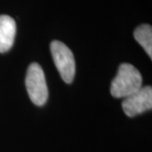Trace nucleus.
Here are the masks:
<instances>
[{
    "label": "nucleus",
    "instance_id": "nucleus-4",
    "mask_svg": "<svg viewBox=\"0 0 152 152\" xmlns=\"http://www.w3.org/2000/svg\"><path fill=\"white\" fill-rule=\"evenodd\" d=\"M123 110L127 117L133 118L152 108V88L151 86L141 87L123 101Z\"/></svg>",
    "mask_w": 152,
    "mask_h": 152
},
{
    "label": "nucleus",
    "instance_id": "nucleus-6",
    "mask_svg": "<svg viewBox=\"0 0 152 152\" xmlns=\"http://www.w3.org/2000/svg\"><path fill=\"white\" fill-rule=\"evenodd\" d=\"M136 42L144 48L148 56L152 58V28L148 24L140 25L133 33Z\"/></svg>",
    "mask_w": 152,
    "mask_h": 152
},
{
    "label": "nucleus",
    "instance_id": "nucleus-5",
    "mask_svg": "<svg viewBox=\"0 0 152 152\" xmlns=\"http://www.w3.org/2000/svg\"><path fill=\"white\" fill-rule=\"evenodd\" d=\"M16 36V23L8 15H0V53H6L12 48Z\"/></svg>",
    "mask_w": 152,
    "mask_h": 152
},
{
    "label": "nucleus",
    "instance_id": "nucleus-1",
    "mask_svg": "<svg viewBox=\"0 0 152 152\" xmlns=\"http://www.w3.org/2000/svg\"><path fill=\"white\" fill-rule=\"evenodd\" d=\"M142 87V76L134 66L121 63L111 83V94L115 98H126Z\"/></svg>",
    "mask_w": 152,
    "mask_h": 152
},
{
    "label": "nucleus",
    "instance_id": "nucleus-2",
    "mask_svg": "<svg viewBox=\"0 0 152 152\" xmlns=\"http://www.w3.org/2000/svg\"><path fill=\"white\" fill-rule=\"evenodd\" d=\"M26 88L30 99L37 106L45 105L48 101V90L45 73L39 63L30 64L26 75Z\"/></svg>",
    "mask_w": 152,
    "mask_h": 152
},
{
    "label": "nucleus",
    "instance_id": "nucleus-3",
    "mask_svg": "<svg viewBox=\"0 0 152 152\" xmlns=\"http://www.w3.org/2000/svg\"><path fill=\"white\" fill-rule=\"evenodd\" d=\"M50 51L60 77L65 83L70 84L75 76V59L72 51L59 41L51 42Z\"/></svg>",
    "mask_w": 152,
    "mask_h": 152
}]
</instances>
